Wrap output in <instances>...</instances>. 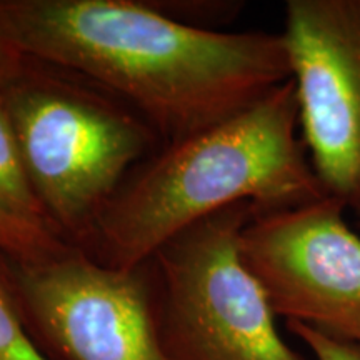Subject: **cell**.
<instances>
[{
    "instance_id": "6da1fadb",
    "label": "cell",
    "mask_w": 360,
    "mask_h": 360,
    "mask_svg": "<svg viewBox=\"0 0 360 360\" xmlns=\"http://www.w3.org/2000/svg\"><path fill=\"white\" fill-rule=\"evenodd\" d=\"M27 58L124 98L174 142L232 119L292 79L282 34L217 32L137 0H0Z\"/></svg>"
},
{
    "instance_id": "7a4b0ae2",
    "label": "cell",
    "mask_w": 360,
    "mask_h": 360,
    "mask_svg": "<svg viewBox=\"0 0 360 360\" xmlns=\"http://www.w3.org/2000/svg\"><path fill=\"white\" fill-rule=\"evenodd\" d=\"M299 127L290 79L232 119L169 142L103 209L89 245L94 259L139 269L177 233L231 205L249 202L264 214L322 199Z\"/></svg>"
},
{
    "instance_id": "3957f363",
    "label": "cell",
    "mask_w": 360,
    "mask_h": 360,
    "mask_svg": "<svg viewBox=\"0 0 360 360\" xmlns=\"http://www.w3.org/2000/svg\"><path fill=\"white\" fill-rule=\"evenodd\" d=\"M2 97L49 224L85 250L127 175L155 154L159 134L135 110L32 58Z\"/></svg>"
},
{
    "instance_id": "277c9868",
    "label": "cell",
    "mask_w": 360,
    "mask_h": 360,
    "mask_svg": "<svg viewBox=\"0 0 360 360\" xmlns=\"http://www.w3.org/2000/svg\"><path fill=\"white\" fill-rule=\"evenodd\" d=\"M254 215L249 202L227 207L152 257L157 323L174 360H307L282 339L262 283L242 259L240 236Z\"/></svg>"
},
{
    "instance_id": "5b68a950",
    "label": "cell",
    "mask_w": 360,
    "mask_h": 360,
    "mask_svg": "<svg viewBox=\"0 0 360 360\" xmlns=\"http://www.w3.org/2000/svg\"><path fill=\"white\" fill-rule=\"evenodd\" d=\"M0 259L27 330L51 360H174L160 339L148 264L109 267L75 245L32 262Z\"/></svg>"
},
{
    "instance_id": "8992f818",
    "label": "cell",
    "mask_w": 360,
    "mask_h": 360,
    "mask_svg": "<svg viewBox=\"0 0 360 360\" xmlns=\"http://www.w3.org/2000/svg\"><path fill=\"white\" fill-rule=\"evenodd\" d=\"M345 210L323 195L255 214L242 231L240 252L277 317L360 345V237Z\"/></svg>"
},
{
    "instance_id": "52a82bcc",
    "label": "cell",
    "mask_w": 360,
    "mask_h": 360,
    "mask_svg": "<svg viewBox=\"0 0 360 360\" xmlns=\"http://www.w3.org/2000/svg\"><path fill=\"white\" fill-rule=\"evenodd\" d=\"M282 35L312 167L360 215V0H289Z\"/></svg>"
},
{
    "instance_id": "ba28073f",
    "label": "cell",
    "mask_w": 360,
    "mask_h": 360,
    "mask_svg": "<svg viewBox=\"0 0 360 360\" xmlns=\"http://www.w3.org/2000/svg\"><path fill=\"white\" fill-rule=\"evenodd\" d=\"M0 212L19 222L53 231L30 182L19 139L4 102L2 92H0Z\"/></svg>"
},
{
    "instance_id": "9c48e42d",
    "label": "cell",
    "mask_w": 360,
    "mask_h": 360,
    "mask_svg": "<svg viewBox=\"0 0 360 360\" xmlns=\"http://www.w3.org/2000/svg\"><path fill=\"white\" fill-rule=\"evenodd\" d=\"M70 244L51 229L19 222L0 212V255L2 257L32 262L52 257Z\"/></svg>"
},
{
    "instance_id": "30bf717a",
    "label": "cell",
    "mask_w": 360,
    "mask_h": 360,
    "mask_svg": "<svg viewBox=\"0 0 360 360\" xmlns=\"http://www.w3.org/2000/svg\"><path fill=\"white\" fill-rule=\"evenodd\" d=\"M0 360H51L27 330L0 267Z\"/></svg>"
},
{
    "instance_id": "8fae6325",
    "label": "cell",
    "mask_w": 360,
    "mask_h": 360,
    "mask_svg": "<svg viewBox=\"0 0 360 360\" xmlns=\"http://www.w3.org/2000/svg\"><path fill=\"white\" fill-rule=\"evenodd\" d=\"M287 328L309 349L314 360H360L359 344L335 339L304 323L287 322Z\"/></svg>"
},
{
    "instance_id": "7c38bea8",
    "label": "cell",
    "mask_w": 360,
    "mask_h": 360,
    "mask_svg": "<svg viewBox=\"0 0 360 360\" xmlns=\"http://www.w3.org/2000/svg\"><path fill=\"white\" fill-rule=\"evenodd\" d=\"M27 58L11 40L0 34V92L20 74Z\"/></svg>"
}]
</instances>
